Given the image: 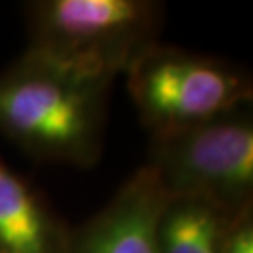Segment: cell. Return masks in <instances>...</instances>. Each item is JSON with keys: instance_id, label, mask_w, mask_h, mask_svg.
<instances>
[{"instance_id": "1", "label": "cell", "mask_w": 253, "mask_h": 253, "mask_svg": "<svg viewBox=\"0 0 253 253\" xmlns=\"http://www.w3.org/2000/svg\"><path fill=\"white\" fill-rule=\"evenodd\" d=\"M111 86L25 51L0 70V133L34 160L94 165Z\"/></svg>"}, {"instance_id": "2", "label": "cell", "mask_w": 253, "mask_h": 253, "mask_svg": "<svg viewBox=\"0 0 253 253\" xmlns=\"http://www.w3.org/2000/svg\"><path fill=\"white\" fill-rule=\"evenodd\" d=\"M28 49L72 72L115 81L160 43L152 0H38L27 4Z\"/></svg>"}, {"instance_id": "3", "label": "cell", "mask_w": 253, "mask_h": 253, "mask_svg": "<svg viewBox=\"0 0 253 253\" xmlns=\"http://www.w3.org/2000/svg\"><path fill=\"white\" fill-rule=\"evenodd\" d=\"M127 92L150 137L250 105L253 83L229 60L156 43L126 72Z\"/></svg>"}, {"instance_id": "4", "label": "cell", "mask_w": 253, "mask_h": 253, "mask_svg": "<svg viewBox=\"0 0 253 253\" xmlns=\"http://www.w3.org/2000/svg\"><path fill=\"white\" fill-rule=\"evenodd\" d=\"M169 197L205 199L229 216L253 203V117L242 105L150 137L148 162Z\"/></svg>"}, {"instance_id": "5", "label": "cell", "mask_w": 253, "mask_h": 253, "mask_svg": "<svg viewBox=\"0 0 253 253\" xmlns=\"http://www.w3.org/2000/svg\"><path fill=\"white\" fill-rule=\"evenodd\" d=\"M167 201L158 174L143 165L96 216L72 229L66 253H162L160 217Z\"/></svg>"}, {"instance_id": "6", "label": "cell", "mask_w": 253, "mask_h": 253, "mask_svg": "<svg viewBox=\"0 0 253 253\" xmlns=\"http://www.w3.org/2000/svg\"><path fill=\"white\" fill-rule=\"evenodd\" d=\"M72 227L0 158V253H66Z\"/></svg>"}, {"instance_id": "7", "label": "cell", "mask_w": 253, "mask_h": 253, "mask_svg": "<svg viewBox=\"0 0 253 253\" xmlns=\"http://www.w3.org/2000/svg\"><path fill=\"white\" fill-rule=\"evenodd\" d=\"M229 216L195 197H169L160 217L162 253H221Z\"/></svg>"}, {"instance_id": "8", "label": "cell", "mask_w": 253, "mask_h": 253, "mask_svg": "<svg viewBox=\"0 0 253 253\" xmlns=\"http://www.w3.org/2000/svg\"><path fill=\"white\" fill-rule=\"evenodd\" d=\"M221 253H253V203L227 221Z\"/></svg>"}]
</instances>
